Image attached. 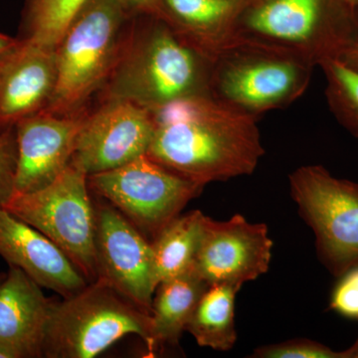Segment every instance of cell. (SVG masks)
Here are the masks:
<instances>
[{"label": "cell", "instance_id": "cell-26", "mask_svg": "<svg viewBox=\"0 0 358 358\" xmlns=\"http://www.w3.org/2000/svg\"><path fill=\"white\" fill-rule=\"evenodd\" d=\"M129 15L159 16L162 13V0H124Z\"/></svg>", "mask_w": 358, "mask_h": 358}, {"label": "cell", "instance_id": "cell-23", "mask_svg": "<svg viewBox=\"0 0 358 358\" xmlns=\"http://www.w3.org/2000/svg\"><path fill=\"white\" fill-rule=\"evenodd\" d=\"M251 357L255 358H346L345 350L336 352L319 341L294 338L274 345L259 346Z\"/></svg>", "mask_w": 358, "mask_h": 358}, {"label": "cell", "instance_id": "cell-9", "mask_svg": "<svg viewBox=\"0 0 358 358\" xmlns=\"http://www.w3.org/2000/svg\"><path fill=\"white\" fill-rule=\"evenodd\" d=\"M96 280L152 313L159 286L152 242L105 199L95 202Z\"/></svg>", "mask_w": 358, "mask_h": 358}, {"label": "cell", "instance_id": "cell-14", "mask_svg": "<svg viewBox=\"0 0 358 358\" xmlns=\"http://www.w3.org/2000/svg\"><path fill=\"white\" fill-rule=\"evenodd\" d=\"M0 257L63 299L89 284L70 259L40 231L0 206Z\"/></svg>", "mask_w": 358, "mask_h": 358}, {"label": "cell", "instance_id": "cell-27", "mask_svg": "<svg viewBox=\"0 0 358 358\" xmlns=\"http://www.w3.org/2000/svg\"><path fill=\"white\" fill-rule=\"evenodd\" d=\"M338 59L346 66L358 72V37Z\"/></svg>", "mask_w": 358, "mask_h": 358}, {"label": "cell", "instance_id": "cell-15", "mask_svg": "<svg viewBox=\"0 0 358 358\" xmlns=\"http://www.w3.org/2000/svg\"><path fill=\"white\" fill-rule=\"evenodd\" d=\"M307 79V73L294 61L250 59L224 71L219 86L225 102L255 113L288 102L300 93Z\"/></svg>", "mask_w": 358, "mask_h": 358}, {"label": "cell", "instance_id": "cell-24", "mask_svg": "<svg viewBox=\"0 0 358 358\" xmlns=\"http://www.w3.org/2000/svg\"><path fill=\"white\" fill-rule=\"evenodd\" d=\"M17 145L15 129H0V206H4L15 193Z\"/></svg>", "mask_w": 358, "mask_h": 358}, {"label": "cell", "instance_id": "cell-3", "mask_svg": "<svg viewBox=\"0 0 358 358\" xmlns=\"http://www.w3.org/2000/svg\"><path fill=\"white\" fill-rule=\"evenodd\" d=\"M129 15L124 0H87L55 48L57 84L44 110L74 115L103 88L121 51Z\"/></svg>", "mask_w": 358, "mask_h": 358}, {"label": "cell", "instance_id": "cell-7", "mask_svg": "<svg viewBox=\"0 0 358 358\" xmlns=\"http://www.w3.org/2000/svg\"><path fill=\"white\" fill-rule=\"evenodd\" d=\"M292 199L312 228L317 257L334 277L358 265V183L338 178L322 166L289 176Z\"/></svg>", "mask_w": 358, "mask_h": 358}, {"label": "cell", "instance_id": "cell-8", "mask_svg": "<svg viewBox=\"0 0 358 358\" xmlns=\"http://www.w3.org/2000/svg\"><path fill=\"white\" fill-rule=\"evenodd\" d=\"M246 25L266 38L305 46L320 64L341 58L358 37V14L345 0H258Z\"/></svg>", "mask_w": 358, "mask_h": 358}, {"label": "cell", "instance_id": "cell-22", "mask_svg": "<svg viewBox=\"0 0 358 358\" xmlns=\"http://www.w3.org/2000/svg\"><path fill=\"white\" fill-rule=\"evenodd\" d=\"M327 77V96L338 121L358 138V72L339 59L320 63Z\"/></svg>", "mask_w": 358, "mask_h": 358}, {"label": "cell", "instance_id": "cell-30", "mask_svg": "<svg viewBox=\"0 0 358 358\" xmlns=\"http://www.w3.org/2000/svg\"><path fill=\"white\" fill-rule=\"evenodd\" d=\"M0 358H18V357L10 348H6V345H0Z\"/></svg>", "mask_w": 358, "mask_h": 358}, {"label": "cell", "instance_id": "cell-1", "mask_svg": "<svg viewBox=\"0 0 358 358\" xmlns=\"http://www.w3.org/2000/svg\"><path fill=\"white\" fill-rule=\"evenodd\" d=\"M152 114L148 157L199 185L253 173L264 155L255 115L229 103L201 94Z\"/></svg>", "mask_w": 358, "mask_h": 358}, {"label": "cell", "instance_id": "cell-16", "mask_svg": "<svg viewBox=\"0 0 358 358\" xmlns=\"http://www.w3.org/2000/svg\"><path fill=\"white\" fill-rule=\"evenodd\" d=\"M21 268L9 266L0 286V345L18 358L43 357L51 301Z\"/></svg>", "mask_w": 358, "mask_h": 358}, {"label": "cell", "instance_id": "cell-10", "mask_svg": "<svg viewBox=\"0 0 358 358\" xmlns=\"http://www.w3.org/2000/svg\"><path fill=\"white\" fill-rule=\"evenodd\" d=\"M154 134L150 110L129 101L105 100L85 117L71 162L87 176L110 171L148 155Z\"/></svg>", "mask_w": 358, "mask_h": 358}, {"label": "cell", "instance_id": "cell-28", "mask_svg": "<svg viewBox=\"0 0 358 358\" xmlns=\"http://www.w3.org/2000/svg\"><path fill=\"white\" fill-rule=\"evenodd\" d=\"M21 43L20 38H13L0 33V62L13 53Z\"/></svg>", "mask_w": 358, "mask_h": 358}, {"label": "cell", "instance_id": "cell-12", "mask_svg": "<svg viewBox=\"0 0 358 358\" xmlns=\"http://www.w3.org/2000/svg\"><path fill=\"white\" fill-rule=\"evenodd\" d=\"M85 117L41 110L15 124L17 166L14 194L36 192L63 173L72 160Z\"/></svg>", "mask_w": 358, "mask_h": 358}, {"label": "cell", "instance_id": "cell-20", "mask_svg": "<svg viewBox=\"0 0 358 358\" xmlns=\"http://www.w3.org/2000/svg\"><path fill=\"white\" fill-rule=\"evenodd\" d=\"M244 0H162V18L194 39L213 35L239 13Z\"/></svg>", "mask_w": 358, "mask_h": 358}, {"label": "cell", "instance_id": "cell-6", "mask_svg": "<svg viewBox=\"0 0 358 358\" xmlns=\"http://www.w3.org/2000/svg\"><path fill=\"white\" fill-rule=\"evenodd\" d=\"M88 185L90 190L114 205L150 242L204 187L173 173L148 155L88 176Z\"/></svg>", "mask_w": 358, "mask_h": 358}, {"label": "cell", "instance_id": "cell-21", "mask_svg": "<svg viewBox=\"0 0 358 358\" xmlns=\"http://www.w3.org/2000/svg\"><path fill=\"white\" fill-rule=\"evenodd\" d=\"M87 0H26L22 15L23 35L29 40L55 49L75 14Z\"/></svg>", "mask_w": 358, "mask_h": 358}, {"label": "cell", "instance_id": "cell-13", "mask_svg": "<svg viewBox=\"0 0 358 358\" xmlns=\"http://www.w3.org/2000/svg\"><path fill=\"white\" fill-rule=\"evenodd\" d=\"M56 84L55 49L21 39L0 62V129H13L24 117L46 109Z\"/></svg>", "mask_w": 358, "mask_h": 358}, {"label": "cell", "instance_id": "cell-29", "mask_svg": "<svg viewBox=\"0 0 358 358\" xmlns=\"http://www.w3.org/2000/svg\"><path fill=\"white\" fill-rule=\"evenodd\" d=\"M346 358H358V336L355 343L345 350Z\"/></svg>", "mask_w": 358, "mask_h": 358}, {"label": "cell", "instance_id": "cell-17", "mask_svg": "<svg viewBox=\"0 0 358 358\" xmlns=\"http://www.w3.org/2000/svg\"><path fill=\"white\" fill-rule=\"evenodd\" d=\"M209 285L194 271L160 282L152 300V339L154 348L178 345L197 303Z\"/></svg>", "mask_w": 358, "mask_h": 358}, {"label": "cell", "instance_id": "cell-19", "mask_svg": "<svg viewBox=\"0 0 358 358\" xmlns=\"http://www.w3.org/2000/svg\"><path fill=\"white\" fill-rule=\"evenodd\" d=\"M206 216L200 210L179 215L152 242L159 282L192 272Z\"/></svg>", "mask_w": 358, "mask_h": 358}, {"label": "cell", "instance_id": "cell-11", "mask_svg": "<svg viewBox=\"0 0 358 358\" xmlns=\"http://www.w3.org/2000/svg\"><path fill=\"white\" fill-rule=\"evenodd\" d=\"M273 245L266 224L249 222L241 214L225 221L206 216L193 271L208 285L242 287L268 272Z\"/></svg>", "mask_w": 358, "mask_h": 358}, {"label": "cell", "instance_id": "cell-5", "mask_svg": "<svg viewBox=\"0 0 358 358\" xmlns=\"http://www.w3.org/2000/svg\"><path fill=\"white\" fill-rule=\"evenodd\" d=\"M89 189L88 176L71 162L51 185L14 194L2 207L50 239L91 282L96 280V213Z\"/></svg>", "mask_w": 358, "mask_h": 358}, {"label": "cell", "instance_id": "cell-31", "mask_svg": "<svg viewBox=\"0 0 358 358\" xmlns=\"http://www.w3.org/2000/svg\"><path fill=\"white\" fill-rule=\"evenodd\" d=\"M345 1L355 13L358 14V0H345Z\"/></svg>", "mask_w": 358, "mask_h": 358}, {"label": "cell", "instance_id": "cell-4", "mask_svg": "<svg viewBox=\"0 0 358 358\" xmlns=\"http://www.w3.org/2000/svg\"><path fill=\"white\" fill-rule=\"evenodd\" d=\"M129 334L154 352L150 313L96 280L74 296L51 301L43 357L94 358Z\"/></svg>", "mask_w": 358, "mask_h": 358}, {"label": "cell", "instance_id": "cell-32", "mask_svg": "<svg viewBox=\"0 0 358 358\" xmlns=\"http://www.w3.org/2000/svg\"><path fill=\"white\" fill-rule=\"evenodd\" d=\"M6 278V273H0V286H1L2 282H3L4 280Z\"/></svg>", "mask_w": 358, "mask_h": 358}, {"label": "cell", "instance_id": "cell-25", "mask_svg": "<svg viewBox=\"0 0 358 358\" xmlns=\"http://www.w3.org/2000/svg\"><path fill=\"white\" fill-rule=\"evenodd\" d=\"M338 279L329 296V310L345 319L358 320V265Z\"/></svg>", "mask_w": 358, "mask_h": 358}, {"label": "cell", "instance_id": "cell-2", "mask_svg": "<svg viewBox=\"0 0 358 358\" xmlns=\"http://www.w3.org/2000/svg\"><path fill=\"white\" fill-rule=\"evenodd\" d=\"M131 16L119 57L106 81L105 100H126L150 112L201 95L204 74L192 46L162 18Z\"/></svg>", "mask_w": 358, "mask_h": 358}, {"label": "cell", "instance_id": "cell-18", "mask_svg": "<svg viewBox=\"0 0 358 358\" xmlns=\"http://www.w3.org/2000/svg\"><path fill=\"white\" fill-rule=\"evenodd\" d=\"M239 285L212 284L197 303L186 331L197 345L219 352H227L237 341L235 329V299Z\"/></svg>", "mask_w": 358, "mask_h": 358}]
</instances>
